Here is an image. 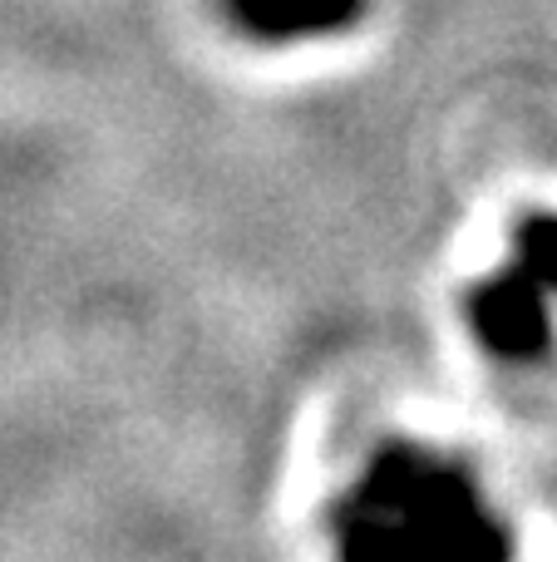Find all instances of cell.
Returning <instances> with one entry per match:
<instances>
[{
	"label": "cell",
	"instance_id": "cell-1",
	"mask_svg": "<svg viewBox=\"0 0 557 562\" xmlns=\"http://www.w3.org/2000/svg\"><path fill=\"white\" fill-rule=\"evenodd\" d=\"M341 548L375 558H493L509 553V538L459 469L420 449H385L345 498Z\"/></svg>",
	"mask_w": 557,
	"mask_h": 562
},
{
	"label": "cell",
	"instance_id": "cell-2",
	"mask_svg": "<svg viewBox=\"0 0 557 562\" xmlns=\"http://www.w3.org/2000/svg\"><path fill=\"white\" fill-rule=\"evenodd\" d=\"M469 326L479 336V346L499 360H538L553 340V321H548V296L533 286L519 267L489 277L474 286L469 296Z\"/></svg>",
	"mask_w": 557,
	"mask_h": 562
},
{
	"label": "cell",
	"instance_id": "cell-3",
	"mask_svg": "<svg viewBox=\"0 0 557 562\" xmlns=\"http://www.w3.org/2000/svg\"><path fill=\"white\" fill-rule=\"evenodd\" d=\"M227 20L252 40H311L351 30L365 15V0H223Z\"/></svg>",
	"mask_w": 557,
	"mask_h": 562
},
{
	"label": "cell",
	"instance_id": "cell-4",
	"mask_svg": "<svg viewBox=\"0 0 557 562\" xmlns=\"http://www.w3.org/2000/svg\"><path fill=\"white\" fill-rule=\"evenodd\" d=\"M513 267L543 291L557 296V217L553 213H528L513 233Z\"/></svg>",
	"mask_w": 557,
	"mask_h": 562
}]
</instances>
